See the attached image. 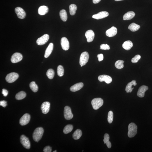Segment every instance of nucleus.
<instances>
[{"label": "nucleus", "mask_w": 152, "mask_h": 152, "mask_svg": "<svg viewBox=\"0 0 152 152\" xmlns=\"http://www.w3.org/2000/svg\"><path fill=\"white\" fill-rule=\"evenodd\" d=\"M148 87L145 85H143L139 89L137 92V96L140 98L143 97L144 96L145 93L146 91L148 90Z\"/></svg>", "instance_id": "nucleus-18"}, {"label": "nucleus", "mask_w": 152, "mask_h": 152, "mask_svg": "<svg viewBox=\"0 0 152 152\" xmlns=\"http://www.w3.org/2000/svg\"><path fill=\"white\" fill-rule=\"evenodd\" d=\"M134 89V88H132V89Z\"/></svg>", "instance_id": "nucleus-47"}, {"label": "nucleus", "mask_w": 152, "mask_h": 152, "mask_svg": "<svg viewBox=\"0 0 152 152\" xmlns=\"http://www.w3.org/2000/svg\"><path fill=\"white\" fill-rule=\"evenodd\" d=\"M135 16V13L133 11H130L125 14L123 17L124 20H129L133 18Z\"/></svg>", "instance_id": "nucleus-22"}, {"label": "nucleus", "mask_w": 152, "mask_h": 152, "mask_svg": "<svg viewBox=\"0 0 152 152\" xmlns=\"http://www.w3.org/2000/svg\"><path fill=\"white\" fill-rule=\"evenodd\" d=\"M97 57L98 58V60H99V62L103 60V55L102 54L98 55Z\"/></svg>", "instance_id": "nucleus-41"}, {"label": "nucleus", "mask_w": 152, "mask_h": 152, "mask_svg": "<svg viewBox=\"0 0 152 152\" xmlns=\"http://www.w3.org/2000/svg\"><path fill=\"white\" fill-rule=\"evenodd\" d=\"M141 56L140 55H137L132 59L131 62L134 63H136L140 59Z\"/></svg>", "instance_id": "nucleus-36"}, {"label": "nucleus", "mask_w": 152, "mask_h": 152, "mask_svg": "<svg viewBox=\"0 0 152 152\" xmlns=\"http://www.w3.org/2000/svg\"><path fill=\"white\" fill-rule=\"evenodd\" d=\"M104 139H103L104 142V143L106 144V143L109 141L110 139V137L108 134H105L104 135Z\"/></svg>", "instance_id": "nucleus-38"}, {"label": "nucleus", "mask_w": 152, "mask_h": 152, "mask_svg": "<svg viewBox=\"0 0 152 152\" xmlns=\"http://www.w3.org/2000/svg\"><path fill=\"white\" fill-rule=\"evenodd\" d=\"M101 0H93V2L94 4H97L100 2Z\"/></svg>", "instance_id": "nucleus-44"}, {"label": "nucleus", "mask_w": 152, "mask_h": 152, "mask_svg": "<svg viewBox=\"0 0 152 152\" xmlns=\"http://www.w3.org/2000/svg\"><path fill=\"white\" fill-rule=\"evenodd\" d=\"M15 13L19 18L24 19L25 18L26 14L25 12L23 9L20 7H18L15 9Z\"/></svg>", "instance_id": "nucleus-11"}, {"label": "nucleus", "mask_w": 152, "mask_h": 152, "mask_svg": "<svg viewBox=\"0 0 152 152\" xmlns=\"http://www.w3.org/2000/svg\"><path fill=\"white\" fill-rule=\"evenodd\" d=\"M7 102L5 101H0V105L3 107H5L7 105Z\"/></svg>", "instance_id": "nucleus-40"}, {"label": "nucleus", "mask_w": 152, "mask_h": 152, "mask_svg": "<svg viewBox=\"0 0 152 152\" xmlns=\"http://www.w3.org/2000/svg\"><path fill=\"white\" fill-rule=\"evenodd\" d=\"M43 128L41 127L36 128L33 134V138L36 142H38L42 138L44 133Z\"/></svg>", "instance_id": "nucleus-1"}, {"label": "nucleus", "mask_w": 152, "mask_h": 152, "mask_svg": "<svg viewBox=\"0 0 152 152\" xmlns=\"http://www.w3.org/2000/svg\"><path fill=\"white\" fill-rule=\"evenodd\" d=\"M54 72L53 70L50 69L48 70L46 73V75L50 79H52L54 76Z\"/></svg>", "instance_id": "nucleus-33"}, {"label": "nucleus", "mask_w": 152, "mask_h": 152, "mask_svg": "<svg viewBox=\"0 0 152 152\" xmlns=\"http://www.w3.org/2000/svg\"><path fill=\"white\" fill-rule=\"evenodd\" d=\"M124 61L122 60H118L115 63V65L116 67L118 69H120L124 67Z\"/></svg>", "instance_id": "nucleus-30"}, {"label": "nucleus", "mask_w": 152, "mask_h": 152, "mask_svg": "<svg viewBox=\"0 0 152 152\" xmlns=\"http://www.w3.org/2000/svg\"><path fill=\"white\" fill-rule=\"evenodd\" d=\"M140 28V26L133 23L130 25L128 27V28L131 31L134 32L137 31Z\"/></svg>", "instance_id": "nucleus-25"}, {"label": "nucleus", "mask_w": 152, "mask_h": 152, "mask_svg": "<svg viewBox=\"0 0 152 152\" xmlns=\"http://www.w3.org/2000/svg\"><path fill=\"white\" fill-rule=\"evenodd\" d=\"M91 104L94 110H97L103 105V101L101 98H94L91 101Z\"/></svg>", "instance_id": "nucleus-3"}, {"label": "nucleus", "mask_w": 152, "mask_h": 152, "mask_svg": "<svg viewBox=\"0 0 152 152\" xmlns=\"http://www.w3.org/2000/svg\"><path fill=\"white\" fill-rule=\"evenodd\" d=\"M117 33V29L115 27H112L111 28L107 30L106 32L107 36L111 37L115 36Z\"/></svg>", "instance_id": "nucleus-17"}, {"label": "nucleus", "mask_w": 152, "mask_h": 152, "mask_svg": "<svg viewBox=\"0 0 152 152\" xmlns=\"http://www.w3.org/2000/svg\"><path fill=\"white\" fill-rule=\"evenodd\" d=\"M113 113L112 111H110L108 112V122L111 123L113 121Z\"/></svg>", "instance_id": "nucleus-35"}, {"label": "nucleus", "mask_w": 152, "mask_h": 152, "mask_svg": "<svg viewBox=\"0 0 152 152\" xmlns=\"http://www.w3.org/2000/svg\"><path fill=\"white\" fill-rule=\"evenodd\" d=\"M21 143L24 147L27 149H29L30 147V144L29 139L24 135L21 136L20 138Z\"/></svg>", "instance_id": "nucleus-6"}, {"label": "nucleus", "mask_w": 152, "mask_h": 152, "mask_svg": "<svg viewBox=\"0 0 152 152\" xmlns=\"http://www.w3.org/2000/svg\"><path fill=\"white\" fill-rule=\"evenodd\" d=\"M83 87V84L82 83H77L71 87L70 90L72 92H75L81 89Z\"/></svg>", "instance_id": "nucleus-19"}, {"label": "nucleus", "mask_w": 152, "mask_h": 152, "mask_svg": "<svg viewBox=\"0 0 152 152\" xmlns=\"http://www.w3.org/2000/svg\"><path fill=\"white\" fill-rule=\"evenodd\" d=\"M19 77V75L15 72H12L7 75L5 78V80L9 83H13L17 80Z\"/></svg>", "instance_id": "nucleus-5"}, {"label": "nucleus", "mask_w": 152, "mask_h": 152, "mask_svg": "<svg viewBox=\"0 0 152 152\" xmlns=\"http://www.w3.org/2000/svg\"><path fill=\"white\" fill-rule=\"evenodd\" d=\"M133 46V43L131 41L128 40L125 42L123 44V49L127 51L129 50Z\"/></svg>", "instance_id": "nucleus-24"}, {"label": "nucleus", "mask_w": 152, "mask_h": 152, "mask_svg": "<svg viewBox=\"0 0 152 152\" xmlns=\"http://www.w3.org/2000/svg\"><path fill=\"white\" fill-rule=\"evenodd\" d=\"M64 117L67 120H70L72 118L73 115L72 112L71 108L69 107L66 106L64 109Z\"/></svg>", "instance_id": "nucleus-7"}, {"label": "nucleus", "mask_w": 152, "mask_h": 152, "mask_svg": "<svg viewBox=\"0 0 152 152\" xmlns=\"http://www.w3.org/2000/svg\"><path fill=\"white\" fill-rule=\"evenodd\" d=\"M98 79L100 82L105 81L107 84H109L112 81V79L111 77L105 75L99 76L98 77Z\"/></svg>", "instance_id": "nucleus-14"}, {"label": "nucleus", "mask_w": 152, "mask_h": 152, "mask_svg": "<svg viewBox=\"0 0 152 152\" xmlns=\"http://www.w3.org/2000/svg\"><path fill=\"white\" fill-rule=\"evenodd\" d=\"M137 84L136 81L135 80H133L131 82L128 83L126 87L125 90L126 91L127 93L131 92L133 90L132 88V86L134 85L135 86Z\"/></svg>", "instance_id": "nucleus-23"}, {"label": "nucleus", "mask_w": 152, "mask_h": 152, "mask_svg": "<svg viewBox=\"0 0 152 152\" xmlns=\"http://www.w3.org/2000/svg\"><path fill=\"white\" fill-rule=\"evenodd\" d=\"M61 44L62 49L64 50L67 51L69 48V43L66 37H63L61 41Z\"/></svg>", "instance_id": "nucleus-12"}, {"label": "nucleus", "mask_w": 152, "mask_h": 152, "mask_svg": "<svg viewBox=\"0 0 152 152\" xmlns=\"http://www.w3.org/2000/svg\"><path fill=\"white\" fill-rule=\"evenodd\" d=\"M73 128L72 125H66L64 127L63 130L64 134H67L70 133L72 130Z\"/></svg>", "instance_id": "nucleus-31"}, {"label": "nucleus", "mask_w": 152, "mask_h": 152, "mask_svg": "<svg viewBox=\"0 0 152 152\" xmlns=\"http://www.w3.org/2000/svg\"><path fill=\"white\" fill-rule=\"evenodd\" d=\"M23 56L20 53H16L12 55L11 58V61L13 63L18 62L22 60Z\"/></svg>", "instance_id": "nucleus-8"}, {"label": "nucleus", "mask_w": 152, "mask_h": 152, "mask_svg": "<svg viewBox=\"0 0 152 152\" xmlns=\"http://www.w3.org/2000/svg\"><path fill=\"white\" fill-rule=\"evenodd\" d=\"M2 93L3 94V96L5 97H6L8 96V90L5 89H2Z\"/></svg>", "instance_id": "nucleus-42"}, {"label": "nucleus", "mask_w": 152, "mask_h": 152, "mask_svg": "<svg viewBox=\"0 0 152 152\" xmlns=\"http://www.w3.org/2000/svg\"><path fill=\"white\" fill-rule=\"evenodd\" d=\"M60 15L61 19L63 21H66L67 19V15L66 11L63 9L60 11Z\"/></svg>", "instance_id": "nucleus-27"}, {"label": "nucleus", "mask_w": 152, "mask_h": 152, "mask_svg": "<svg viewBox=\"0 0 152 152\" xmlns=\"http://www.w3.org/2000/svg\"><path fill=\"white\" fill-rule=\"evenodd\" d=\"M122 0H115V1H119Z\"/></svg>", "instance_id": "nucleus-45"}, {"label": "nucleus", "mask_w": 152, "mask_h": 152, "mask_svg": "<svg viewBox=\"0 0 152 152\" xmlns=\"http://www.w3.org/2000/svg\"><path fill=\"white\" fill-rule=\"evenodd\" d=\"M43 151L44 152H51L52 151V148L49 146H46L44 148Z\"/></svg>", "instance_id": "nucleus-39"}, {"label": "nucleus", "mask_w": 152, "mask_h": 152, "mask_svg": "<svg viewBox=\"0 0 152 152\" xmlns=\"http://www.w3.org/2000/svg\"><path fill=\"white\" fill-rule=\"evenodd\" d=\"M107 146L108 148H110L111 147V144L110 141L107 142L106 143Z\"/></svg>", "instance_id": "nucleus-43"}, {"label": "nucleus", "mask_w": 152, "mask_h": 152, "mask_svg": "<svg viewBox=\"0 0 152 152\" xmlns=\"http://www.w3.org/2000/svg\"><path fill=\"white\" fill-rule=\"evenodd\" d=\"M137 126L134 123H130L128 126V137L130 138L134 137L137 133Z\"/></svg>", "instance_id": "nucleus-2"}, {"label": "nucleus", "mask_w": 152, "mask_h": 152, "mask_svg": "<svg viewBox=\"0 0 152 152\" xmlns=\"http://www.w3.org/2000/svg\"><path fill=\"white\" fill-rule=\"evenodd\" d=\"M109 15V13L106 11H102L97 14H95L92 16L93 18L99 19L104 18Z\"/></svg>", "instance_id": "nucleus-15"}, {"label": "nucleus", "mask_w": 152, "mask_h": 152, "mask_svg": "<svg viewBox=\"0 0 152 152\" xmlns=\"http://www.w3.org/2000/svg\"><path fill=\"white\" fill-rule=\"evenodd\" d=\"M26 94L24 91H21L16 94L15 98L17 100H22L26 97Z\"/></svg>", "instance_id": "nucleus-28"}, {"label": "nucleus", "mask_w": 152, "mask_h": 152, "mask_svg": "<svg viewBox=\"0 0 152 152\" xmlns=\"http://www.w3.org/2000/svg\"><path fill=\"white\" fill-rule=\"evenodd\" d=\"M29 86L30 89L34 92H36L38 90V86L34 81L31 82Z\"/></svg>", "instance_id": "nucleus-32"}, {"label": "nucleus", "mask_w": 152, "mask_h": 152, "mask_svg": "<svg viewBox=\"0 0 152 152\" xmlns=\"http://www.w3.org/2000/svg\"><path fill=\"white\" fill-rule=\"evenodd\" d=\"M69 8L70 15L72 16L74 15L77 9L76 5L74 4H71L70 5Z\"/></svg>", "instance_id": "nucleus-29"}, {"label": "nucleus", "mask_w": 152, "mask_h": 152, "mask_svg": "<svg viewBox=\"0 0 152 152\" xmlns=\"http://www.w3.org/2000/svg\"><path fill=\"white\" fill-rule=\"evenodd\" d=\"M57 74L60 77L63 76L64 74V69L63 67L60 65L58 66L57 69Z\"/></svg>", "instance_id": "nucleus-34"}, {"label": "nucleus", "mask_w": 152, "mask_h": 152, "mask_svg": "<svg viewBox=\"0 0 152 152\" xmlns=\"http://www.w3.org/2000/svg\"><path fill=\"white\" fill-rule=\"evenodd\" d=\"M49 11V8L47 6L43 5L39 7L38 13L40 15H44L47 14Z\"/></svg>", "instance_id": "nucleus-21"}, {"label": "nucleus", "mask_w": 152, "mask_h": 152, "mask_svg": "<svg viewBox=\"0 0 152 152\" xmlns=\"http://www.w3.org/2000/svg\"><path fill=\"white\" fill-rule=\"evenodd\" d=\"M89 58V55L87 52H83L80 56V65L84 66L88 62Z\"/></svg>", "instance_id": "nucleus-4"}, {"label": "nucleus", "mask_w": 152, "mask_h": 152, "mask_svg": "<svg viewBox=\"0 0 152 152\" xmlns=\"http://www.w3.org/2000/svg\"><path fill=\"white\" fill-rule=\"evenodd\" d=\"M53 44L52 43H50L49 44L45 51V58H47L51 55L53 51Z\"/></svg>", "instance_id": "nucleus-20"}, {"label": "nucleus", "mask_w": 152, "mask_h": 152, "mask_svg": "<svg viewBox=\"0 0 152 152\" xmlns=\"http://www.w3.org/2000/svg\"><path fill=\"white\" fill-rule=\"evenodd\" d=\"M30 119V116L29 114H25L21 117L19 120V124L21 126L25 125L29 123Z\"/></svg>", "instance_id": "nucleus-10"}, {"label": "nucleus", "mask_w": 152, "mask_h": 152, "mask_svg": "<svg viewBox=\"0 0 152 152\" xmlns=\"http://www.w3.org/2000/svg\"><path fill=\"white\" fill-rule=\"evenodd\" d=\"M82 135V132L80 129H77L73 133L72 137L74 140H77L80 139Z\"/></svg>", "instance_id": "nucleus-26"}, {"label": "nucleus", "mask_w": 152, "mask_h": 152, "mask_svg": "<svg viewBox=\"0 0 152 152\" xmlns=\"http://www.w3.org/2000/svg\"><path fill=\"white\" fill-rule=\"evenodd\" d=\"M85 36L88 42H92L93 40L95 37L94 32L92 30H88L86 33Z\"/></svg>", "instance_id": "nucleus-16"}, {"label": "nucleus", "mask_w": 152, "mask_h": 152, "mask_svg": "<svg viewBox=\"0 0 152 152\" xmlns=\"http://www.w3.org/2000/svg\"><path fill=\"white\" fill-rule=\"evenodd\" d=\"M50 104L49 102H44L42 104L41 106V110L42 112L44 114H46L49 111Z\"/></svg>", "instance_id": "nucleus-13"}, {"label": "nucleus", "mask_w": 152, "mask_h": 152, "mask_svg": "<svg viewBox=\"0 0 152 152\" xmlns=\"http://www.w3.org/2000/svg\"><path fill=\"white\" fill-rule=\"evenodd\" d=\"M57 152L56 151H53V152Z\"/></svg>", "instance_id": "nucleus-46"}, {"label": "nucleus", "mask_w": 152, "mask_h": 152, "mask_svg": "<svg viewBox=\"0 0 152 152\" xmlns=\"http://www.w3.org/2000/svg\"><path fill=\"white\" fill-rule=\"evenodd\" d=\"M49 36L48 34H45L37 39L36 43L39 45H42L45 44L49 40Z\"/></svg>", "instance_id": "nucleus-9"}, {"label": "nucleus", "mask_w": 152, "mask_h": 152, "mask_svg": "<svg viewBox=\"0 0 152 152\" xmlns=\"http://www.w3.org/2000/svg\"><path fill=\"white\" fill-rule=\"evenodd\" d=\"M110 48L109 46L107 44H102L100 45V49L103 50H109Z\"/></svg>", "instance_id": "nucleus-37"}]
</instances>
